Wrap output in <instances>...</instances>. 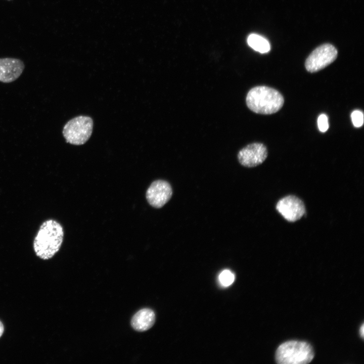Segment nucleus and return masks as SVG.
<instances>
[{"mask_svg": "<svg viewBox=\"0 0 364 364\" xmlns=\"http://www.w3.org/2000/svg\"><path fill=\"white\" fill-rule=\"evenodd\" d=\"M62 225L57 220L44 221L34 238L33 247L37 256L44 260L52 258L60 250L64 239Z\"/></svg>", "mask_w": 364, "mask_h": 364, "instance_id": "nucleus-1", "label": "nucleus"}, {"mask_svg": "<svg viewBox=\"0 0 364 364\" xmlns=\"http://www.w3.org/2000/svg\"><path fill=\"white\" fill-rule=\"evenodd\" d=\"M218 280L221 286L228 287L234 282L235 275L231 270L225 269L219 274Z\"/></svg>", "mask_w": 364, "mask_h": 364, "instance_id": "nucleus-12", "label": "nucleus"}, {"mask_svg": "<svg viewBox=\"0 0 364 364\" xmlns=\"http://www.w3.org/2000/svg\"><path fill=\"white\" fill-rule=\"evenodd\" d=\"M25 68L24 62L14 58H0V81L10 83L20 77Z\"/></svg>", "mask_w": 364, "mask_h": 364, "instance_id": "nucleus-9", "label": "nucleus"}, {"mask_svg": "<svg viewBox=\"0 0 364 364\" xmlns=\"http://www.w3.org/2000/svg\"><path fill=\"white\" fill-rule=\"evenodd\" d=\"M314 357L312 346L307 342L291 340L281 344L277 348L275 358L280 364H305Z\"/></svg>", "mask_w": 364, "mask_h": 364, "instance_id": "nucleus-3", "label": "nucleus"}, {"mask_svg": "<svg viewBox=\"0 0 364 364\" xmlns=\"http://www.w3.org/2000/svg\"><path fill=\"white\" fill-rule=\"evenodd\" d=\"M276 208L281 215L289 222L297 221L305 214L303 202L294 195H288L281 199Z\"/></svg>", "mask_w": 364, "mask_h": 364, "instance_id": "nucleus-7", "label": "nucleus"}, {"mask_svg": "<svg viewBox=\"0 0 364 364\" xmlns=\"http://www.w3.org/2000/svg\"><path fill=\"white\" fill-rule=\"evenodd\" d=\"M267 156V148L264 145L254 143L242 149L238 154L239 163L246 167H253L262 164Z\"/></svg>", "mask_w": 364, "mask_h": 364, "instance_id": "nucleus-8", "label": "nucleus"}, {"mask_svg": "<svg viewBox=\"0 0 364 364\" xmlns=\"http://www.w3.org/2000/svg\"><path fill=\"white\" fill-rule=\"evenodd\" d=\"M7 1H12V0H7Z\"/></svg>", "mask_w": 364, "mask_h": 364, "instance_id": "nucleus-17", "label": "nucleus"}, {"mask_svg": "<svg viewBox=\"0 0 364 364\" xmlns=\"http://www.w3.org/2000/svg\"><path fill=\"white\" fill-rule=\"evenodd\" d=\"M4 331V327L2 323L0 321V337L3 335Z\"/></svg>", "mask_w": 364, "mask_h": 364, "instance_id": "nucleus-16", "label": "nucleus"}, {"mask_svg": "<svg viewBox=\"0 0 364 364\" xmlns=\"http://www.w3.org/2000/svg\"><path fill=\"white\" fill-rule=\"evenodd\" d=\"M155 321V314L149 308H143L138 311L132 317L131 325L138 332H144L150 329Z\"/></svg>", "mask_w": 364, "mask_h": 364, "instance_id": "nucleus-10", "label": "nucleus"}, {"mask_svg": "<svg viewBox=\"0 0 364 364\" xmlns=\"http://www.w3.org/2000/svg\"><path fill=\"white\" fill-rule=\"evenodd\" d=\"M247 42L253 49L260 53H267L270 49L269 42L262 36L256 34H250L247 38Z\"/></svg>", "mask_w": 364, "mask_h": 364, "instance_id": "nucleus-11", "label": "nucleus"}, {"mask_svg": "<svg viewBox=\"0 0 364 364\" xmlns=\"http://www.w3.org/2000/svg\"><path fill=\"white\" fill-rule=\"evenodd\" d=\"M246 102L248 108L253 112L267 115L279 111L284 100L277 90L266 86H257L248 92Z\"/></svg>", "mask_w": 364, "mask_h": 364, "instance_id": "nucleus-2", "label": "nucleus"}, {"mask_svg": "<svg viewBox=\"0 0 364 364\" xmlns=\"http://www.w3.org/2000/svg\"><path fill=\"white\" fill-rule=\"evenodd\" d=\"M351 117L352 123L355 127H359L362 125L363 115L362 112L359 110H354L352 112Z\"/></svg>", "mask_w": 364, "mask_h": 364, "instance_id": "nucleus-13", "label": "nucleus"}, {"mask_svg": "<svg viewBox=\"0 0 364 364\" xmlns=\"http://www.w3.org/2000/svg\"><path fill=\"white\" fill-rule=\"evenodd\" d=\"M172 195V189L170 184L163 179L153 181L146 193L148 203L155 208L162 207L169 201Z\"/></svg>", "mask_w": 364, "mask_h": 364, "instance_id": "nucleus-6", "label": "nucleus"}, {"mask_svg": "<svg viewBox=\"0 0 364 364\" xmlns=\"http://www.w3.org/2000/svg\"><path fill=\"white\" fill-rule=\"evenodd\" d=\"M317 125L319 130L322 132H326L329 128L328 119L326 115L322 114L317 119Z\"/></svg>", "mask_w": 364, "mask_h": 364, "instance_id": "nucleus-14", "label": "nucleus"}, {"mask_svg": "<svg viewBox=\"0 0 364 364\" xmlns=\"http://www.w3.org/2000/svg\"><path fill=\"white\" fill-rule=\"evenodd\" d=\"M93 127L92 118L79 116L68 121L63 129V135L68 143L74 145L85 144L90 138Z\"/></svg>", "mask_w": 364, "mask_h": 364, "instance_id": "nucleus-4", "label": "nucleus"}, {"mask_svg": "<svg viewBox=\"0 0 364 364\" xmlns=\"http://www.w3.org/2000/svg\"><path fill=\"white\" fill-rule=\"evenodd\" d=\"M360 335L361 338H363L364 337V324H362L359 330Z\"/></svg>", "mask_w": 364, "mask_h": 364, "instance_id": "nucleus-15", "label": "nucleus"}, {"mask_svg": "<svg viewBox=\"0 0 364 364\" xmlns=\"http://www.w3.org/2000/svg\"><path fill=\"white\" fill-rule=\"evenodd\" d=\"M337 50L331 44H322L314 50L306 59L305 66L309 72H317L335 61Z\"/></svg>", "mask_w": 364, "mask_h": 364, "instance_id": "nucleus-5", "label": "nucleus"}]
</instances>
